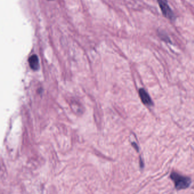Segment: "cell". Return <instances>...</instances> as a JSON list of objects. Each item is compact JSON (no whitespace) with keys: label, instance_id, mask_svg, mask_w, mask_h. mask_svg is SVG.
Segmentation results:
<instances>
[{"label":"cell","instance_id":"cell-1","mask_svg":"<svg viewBox=\"0 0 194 194\" xmlns=\"http://www.w3.org/2000/svg\"><path fill=\"white\" fill-rule=\"evenodd\" d=\"M170 178L173 180L175 184V187L177 190L186 189L190 186L191 183L190 178L182 176L175 172L171 174Z\"/></svg>","mask_w":194,"mask_h":194},{"label":"cell","instance_id":"cell-5","mask_svg":"<svg viewBox=\"0 0 194 194\" xmlns=\"http://www.w3.org/2000/svg\"><path fill=\"white\" fill-rule=\"evenodd\" d=\"M159 36H161V39H162V40H165L166 42L169 41V42H170V39H169V38H168V36H166L165 34V35H163V33L161 32V33H160Z\"/></svg>","mask_w":194,"mask_h":194},{"label":"cell","instance_id":"cell-2","mask_svg":"<svg viewBox=\"0 0 194 194\" xmlns=\"http://www.w3.org/2000/svg\"><path fill=\"white\" fill-rule=\"evenodd\" d=\"M158 5L161 9L162 14L166 18L169 19L171 21L175 20V16L171 9L169 6L167 0H157Z\"/></svg>","mask_w":194,"mask_h":194},{"label":"cell","instance_id":"cell-3","mask_svg":"<svg viewBox=\"0 0 194 194\" xmlns=\"http://www.w3.org/2000/svg\"><path fill=\"white\" fill-rule=\"evenodd\" d=\"M139 95H140L141 100L142 101L144 104L149 105V106L153 105V101L151 100L149 95L147 94V92L144 89L141 88L140 90H139Z\"/></svg>","mask_w":194,"mask_h":194},{"label":"cell","instance_id":"cell-4","mask_svg":"<svg viewBox=\"0 0 194 194\" xmlns=\"http://www.w3.org/2000/svg\"><path fill=\"white\" fill-rule=\"evenodd\" d=\"M29 63L31 68L36 71L40 68V61L39 59L36 55H32L29 59Z\"/></svg>","mask_w":194,"mask_h":194}]
</instances>
